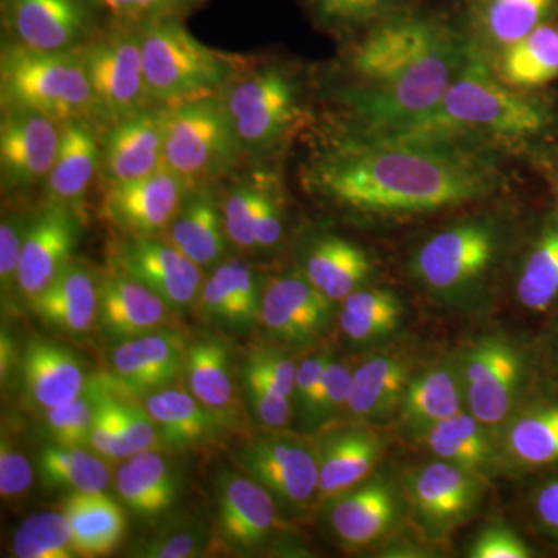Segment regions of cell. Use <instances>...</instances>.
I'll return each instance as SVG.
<instances>
[{
	"label": "cell",
	"mask_w": 558,
	"mask_h": 558,
	"mask_svg": "<svg viewBox=\"0 0 558 558\" xmlns=\"http://www.w3.org/2000/svg\"><path fill=\"white\" fill-rule=\"evenodd\" d=\"M311 180L341 207L421 213L480 199L498 179L464 146L354 135L315 163Z\"/></svg>",
	"instance_id": "1"
},
{
	"label": "cell",
	"mask_w": 558,
	"mask_h": 558,
	"mask_svg": "<svg viewBox=\"0 0 558 558\" xmlns=\"http://www.w3.org/2000/svg\"><path fill=\"white\" fill-rule=\"evenodd\" d=\"M470 43L446 22L403 7L369 25L349 54L354 86L344 95L355 135L403 130L438 106Z\"/></svg>",
	"instance_id": "2"
},
{
	"label": "cell",
	"mask_w": 558,
	"mask_h": 558,
	"mask_svg": "<svg viewBox=\"0 0 558 558\" xmlns=\"http://www.w3.org/2000/svg\"><path fill=\"white\" fill-rule=\"evenodd\" d=\"M476 44L470 43L468 58L438 106L424 119L380 135L407 142L446 143L462 146V140H520L538 134L545 126V110L537 101L510 89L492 75Z\"/></svg>",
	"instance_id": "3"
},
{
	"label": "cell",
	"mask_w": 558,
	"mask_h": 558,
	"mask_svg": "<svg viewBox=\"0 0 558 558\" xmlns=\"http://www.w3.org/2000/svg\"><path fill=\"white\" fill-rule=\"evenodd\" d=\"M150 102L159 108L216 97L244 64L194 38L182 20L138 25Z\"/></svg>",
	"instance_id": "4"
},
{
	"label": "cell",
	"mask_w": 558,
	"mask_h": 558,
	"mask_svg": "<svg viewBox=\"0 0 558 558\" xmlns=\"http://www.w3.org/2000/svg\"><path fill=\"white\" fill-rule=\"evenodd\" d=\"M0 97L2 110H33L60 123L97 120L94 92L76 51L31 50L5 40Z\"/></svg>",
	"instance_id": "5"
},
{
	"label": "cell",
	"mask_w": 558,
	"mask_h": 558,
	"mask_svg": "<svg viewBox=\"0 0 558 558\" xmlns=\"http://www.w3.org/2000/svg\"><path fill=\"white\" fill-rule=\"evenodd\" d=\"M242 156L219 95L163 108V168L191 190L226 178Z\"/></svg>",
	"instance_id": "6"
},
{
	"label": "cell",
	"mask_w": 558,
	"mask_h": 558,
	"mask_svg": "<svg viewBox=\"0 0 558 558\" xmlns=\"http://www.w3.org/2000/svg\"><path fill=\"white\" fill-rule=\"evenodd\" d=\"M242 154L281 145L301 116L299 87L278 65H244L219 94Z\"/></svg>",
	"instance_id": "7"
},
{
	"label": "cell",
	"mask_w": 558,
	"mask_h": 558,
	"mask_svg": "<svg viewBox=\"0 0 558 558\" xmlns=\"http://www.w3.org/2000/svg\"><path fill=\"white\" fill-rule=\"evenodd\" d=\"M76 53L94 92L97 120L110 126L154 108L143 72L137 27L112 24L109 31L95 33Z\"/></svg>",
	"instance_id": "8"
},
{
	"label": "cell",
	"mask_w": 558,
	"mask_h": 558,
	"mask_svg": "<svg viewBox=\"0 0 558 558\" xmlns=\"http://www.w3.org/2000/svg\"><path fill=\"white\" fill-rule=\"evenodd\" d=\"M11 43L38 51H76L97 33L89 0H0Z\"/></svg>",
	"instance_id": "9"
},
{
	"label": "cell",
	"mask_w": 558,
	"mask_h": 558,
	"mask_svg": "<svg viewBox=\"0 0 558 558\" xmlns=\"http://www.w3.org/2000/svg\"><path fill=\"white\" fill-rule=\"evenodd\" d=\"M190 191L185 180L161 168L148 178L106 186L102 215L124 236H163Z\"/></svg>",
	"instance_id": "10"
},
{
	"label": "cell",
	"mask_w": 558,
	"mask_h": 558,
	"mask_svg": "<svg viewBox=\"0 0 558 558\" xmlns=\"http://www.w3.org/2000/svg\"><path fill=\"white\" fill-rule=\"evenodd\" d=\"M62 123L33 110H2L0 175L3 191L31 190L49 178Z\"/></svg>",
	"instance_id": "11"
},
{
	"label": "cell",
	"mask_w": 558,
	"mask_h": 558,
	"mask_svg": "<svg viewBox=\"0 0 558 558\" xmlns=\"http://www.w3.org/2000/svg\"><path fill=\"white\" fill-rule=\"evenodd\" d=\"M113 267L156 292L171 310L182 311L199 299L204 275L163 236L130 238L113 250Z\"/></svg>",
	"instance_id": "12"
},
{
	"label": "cell",
	"mask_w": 558,
	"mask_h": 558,
	"mask_svg": "<svg viewBox=\"0 0 558 558\" xmlns=\"http://www.w3.org/2000/svg\"><path fill=\"white\" fill-rule=\"evenodd\" d=\"M495 252L494 231L481 223H464L429 238L414 258V271L427 288L451 292L483 275Z\"/></svg>",
	"instance_id": "13"
},
{
	"label": "cell",
	"mask_w": 558,
	"mask_h": 558,
	"mask_svg": "<svg viewBox=\"0 0 558 558\" xmlns=\"http://www.w3.org/2000/svg\"><path fill=\"white\" fill-rule=\"evenodd\" d=\"M78 213L49 204L28 220L22 245L17 292L31 301L72 263L80 240Z\"/></svg>",
	"instance_id": "14"
},
{
	"label": "cell",
	"mask_w": 558,
	"mask_h": 558,
	"mask_svg": "<svg viewBox=\"0 0 558 558\" xmlns=\"http://www.w3.org/2000/svg\"><path fill=\"white\" fill-rule=\"evenodd\" d=\"M108 128L101 143L105 186L148 178L163 168V108L154 106Z\"/></svg>",
	"instance_id": "15"
},
{
	"label": "cell",
	"mask_w": 558,
	"mask_h": 558,
	"mask_svg": "<svg viewBox=\"0 0 558 558\" xmlns=\"http://www.w3.org/2000/svg\"><path fill=\"white\" fill-rule=\"evenodd\" d=\"M238 468L289 505H306L318 490V459L282 440H255L234 453Z\"/></svg>",
	"instance_id": "16"
},
{
	"label": "cell",
	"mask_w": 558,
	"mask_h": 558,
	"mask_svg": "<svg viewBox=\"0 0 558 558\" xmlns=\"http://www.w3.org/2000/svg\"><path fill=\"white\" fill-rule=\"evenodd\" d=\"M220 205L227 236L238 248L267 250L281 241V205L269 175L238 180Z\"/></svg>",
	"instance_id": "17"
},
{
	"label": "cell",
	"mask_w": 558,
	"mask_h": 558,
	"mask_svg": "<svg viewBox=\"0 0 558 558\" xmlns=\"http://www.w3.org/2000/svg\"><path fill=\"white\" fill-rule=\"evenodd\" d=\"M102 135L90 119L62 123L60 149L44 182L49 204L78 213L94 180L100 178Z\"/></svg>",
	"instance_id": "18"
},
{
	"label": "cell",
	"mask_w": 558,
	"mask_h": 558,
	"mask_svg": "<svg viewBox=\"0 0 558 558\" xmlns=\"http://www.w3.org/2000/svg\"><path fill=\"white\" fill-rule=\"evenodd\" d=\"M98 292L102 332L120 341L154 332L167 322L171 310L156 292L116 267L100 279Z\"/></svg>",
	"instance_id": "19"
},
{
	"label": "cell",
	"mask_w": 558,
	"mask_h": 558,
	"mask_svg": "<svg viewBox=\"0 0 558 558\" xmlns=\"http://www.w3.org/2000/svg\"><path fill=\"white\" fill-rule=\"evenodd\" d=\"M218 521L230 546L255 548L277 526L274 495L247 475L223 473L219 476Z\"/></svg>",
	"instance_id": "20"
},
{
	"label": "cell",
	"mask_w": 558,
	"mask_h": 558,
	"mask_svg": "<svg viewBox=\"0 0 558 558\" xmlns=\"http://www.w3.org/2000/svg\"><path fill=\"white\" fill-rule=\"evenodd\" d=\"M329 299L300 275L271 279L260 293L259 318L270 332L306 341L325 328Z\"/></svg>",
	"instance_id": "21"
},
{
	"label": "cell",
	"mask_w": 558,
	"mask_h": 558,
	"mask_svg": "<svg viewBox=\"0 0 558 558\" xmlns=\"http://www.w3.org/2000/svg\"><path fill=\"white\" fill-rule=\"evenodd\" d=\"M185 362L186 349L171 332H149L124 340L112 355L117 380L131 391L167 388L185 369Z\"/></svg>",
	"instance_id": "22"
},
{
	"label": "cell",
	"mask_w": 558,
	"mask_h": 558,
	"mask_svg": "<svg viewBox=\"0 0 558 558\" xmlns=\"http://www.w3.org/2000/svg\"><path fill=\"white\" fill-rule=\"evenodd\" d=\"M163 238L201 269L218 266L226 255L229 236L222 205L211 186L190 191Z\"/></svg>",
	"instance_id": "23"
},
{
	"label": "cell",
	"mask_w": 558,
	"mask_h": 558,
	"mask_svg": "<svg viewBox=\"0 0 558 558\" xmlns=\"http://www.w3.org/2000/svg\"><path fill=\"white\" fill-rule=\"evenodd\" d=\"M25 392L39 409L51 410L78 398L86 389L80 360L70 349L51 341H28L22 357Z\"/></svg>",
	"instance_id": "24"
},
{
	"label": "cell",
	"mask_w": 558,
	"mask_h": 558,
	"mask_svg": "<svg viewBox=\"0 0 558 558\" xmlns=\"http://www.w3.org/2000/svg\"><path fill=\"white\" fill-rule=\"evenodd\" d=\"M519 373V359L505 343L492 341L470 355L465 369L469 403L481 424H498L506 417Z\"/></svg>",
	"instance_id": "25"
},
{
	"label": "cell",
	"mask_w": 558,
	"mask_h": 558,
	"mask_svg": "<svg viewBox=\"0 0 558 558\" xmlns=\"http://www.w3.org/2000/svg\"><path fill=\"white\" fill-rule=\"evenodd\" d=\"M100 279L84 264L72 263L57 279L28 301L44 322L65 332L81 333L98 318Z\"/></svg>",
	"instance_id": "26"
},
{
	"label": "cell",
	"mask_w": 558,
	"mask_h": 558,
	"mask_svg": "<svg viewBox=\"0 0 558 558\" xmlns=\"http://www.w3.org/2000/svg\"><path fill=\"white\" fill-rule=\"evenodd\" d=\"M558 16V0H473L470 24L484 46L508 49Z\"/></svg>",
	"instance_id": "27"
},
{
	"label": "cell",
	"mask_w": 558,
	"mask_h": 558,
	"mask_svg": "<svg viewBox=\"0 0 558 558\" xmlns=\"http://www.w3.org/2000/svg\"><path fill=\"white\" fill-rule=\"evenodd\" d=\"M62 512L69 520L75 556H106L126 531L123 509L105 492H73Z\"/></svg>",
	"instance_id": "28"
},
{
	"label": "cell",
	"mask_w": 558,
	"mask_h": 558,
	"mask_svg": "<svg viewBox=\"0 0 558 558\" xmlns=\"http://www.w3.org/2000/svg\"><path fill=\"white\" fill-rule=\"evenodd\" d=\"M260 293L245 260H220L202 284L197 304L209 318L244 326L259 317Z\"/></svg>",
	"instance_id": "29"
},
{
	"label": "cell",
	"mask_w": 558,
	"mask_h": 558,
	"mask_svg": "<svg viewBox=\"0 0 558 558\" xmlns=\"http://www.w3.org/2000/svg\"><path fill=\"white\" fill-rule=\"evenodd\" d=\"M145 407L159 428L161 440L179 449L207 442L218 435L222 425L219 413L202 405L191 392L179 388L154 391Z\"/></svg>",
	"instance_id": "30"
},
{
	"label": "cell",
	"mask_w": 558,
	"mask_h": 558,
	"mask_svg": "<svg viewBox=\"0 0 558 558\" xmlns=\"http://www.w3.org/2000/svg\"><path fill=\"white\" fill-rule=\"evenodd\" d=\"M366 253L343 238L326 236L312 245L304 260V277L330 301H344L368 277Z\"/></svg>",
	"instance_id": "31"
},
{
	"label": "cell",
	"mask_w": 558,
	"mask_h": 558,
	"mask_svg": "<svg viewBox=\"0 0 558 558\" xmlns=\"http://www.w3.org/2000/svg\"><path fill=\"white\" fill-rule=\"evenodd\" d=\"M116 480L120 498L138 515H159L174 505L175 481L167 461L156 450L128 458Z\"/></svg>",
	"instance_id": "32"
},
{
	"label": "cell",
	"mask_w": 558,
	"mask_h": 558,
	"mask_svg": "<svg viewBox=\"0 0 558 558\" xmlns=\"http://www.w3.org/2000/svg\"><path fill=\"white\" fill-rule=\"evenodd\" d=\"M498 76L510 87H538L558 76V21L539 25L526 38L502 49Z\"/></svg>",
	"instance_id": "33"
},
{
	"label": "cell",
	"mask_w": 558,
	"mask_h": 558,
	"mask_svg": "<svg viewBox=\"0 0 558 558\" xmlns=\"http://www.w3.org/2000/svg\"><path fill=\"white\" fill-rule=\"evenodd\" d=\"M379 457V442L368 433H343L326 440L318 457V492L343 494L365 478Z\"/></svg>",
	"instance_id": "34"
},
{
	"label": "cell",
	"mask_w": 558,
	"mask_h": 558,
	"mask_svg": "<svg viewBox=\"0 0 558 558\" xmlns=\"http://www.w3.org/2000/svg\"><path fill=\"white\" fill-rule=\"evenodd\" d=\"M391 492L381 484H369L340 499L330 513L333 531L352 546L374 542L395 517Z\"/></svg>",
	"instance_id": "35"
},
{
	"label": "cell",
	"mask_w": 558,
	"mask_h": 558,
	"mask_svg": "<svg viewBox=\"0 0 558 558\" xmlns=\"http://www.w3.org/2000/svg\"><path fill=\"white\" fill-rule=\"evenodd\" d=\"M413 494L424 515L435 521H449L462 515L472 505L473 483L465 469L440 461L418 473Z\"/></svg>",
	"instance_id": "36"
},
{
	"label": "cell",
	"mask_w": 558,
	"mask_h": 558,
	"mask_svg": "<svg viewBox=\"0 0 558 558\" xmlns=\"http://www.w3.org/2000/svg\"><path fill=\"white\" fill-rule=\"evenodd\" d=\"M185 373L191 395L202 405L220 416L233 405L229 351L219 340H201L186 349Z\"/></svg>",
	"instance_id": "37"
},
{
	"label": "cell",
	"mask_w": 558,
	"mask_h": 558,
	"mask_svg": "<svg viewBox=\"0 0 558 558\" xmlns=\"http://www.w3.org/2000/svg\"><path fill=\"white\" fill-rule=\"evenodd\" d=\"M407 366L396 359H373L352 373L348 409L360 417L381 416L405 395Z\"/></svg>",
	"instance_id": "38"
},
{
	"label": "cell",
	"mask_w": 558,
	"mask_h": 558,
	"mask_svg": "<svg viewBox=\"0 0 558 558\" xmlns=\"http://www.w3.org/2000/svg\"><path fill=\"white\" fill-rule=\"evenodd\" d=\"M39 475L49 487L73 492H105L110 483L108 465L81 446H51L40 453Z\"/></svg>",
	"instance_id": "39"
},
{
	"label": "cell",
	"mask_w": 558,
	"mask_h": 558,
	"mask_svg": "<svg viewBox=\"0 0 558 558\" xmlns=\"http://www.w3.org/2000/svg\"><path fill=\"white\" fill-rule=\"evenodd\" d=\"M475 416L458 413L432 425L427 435L429 449L442 461L462 469L480 468L487 458V440Z\"/></svg>",
	"instance_id": "40"
},
{
	"label": "cell",
	"mask_w": 558,
	"mask_h": 558,
	"mask_svg": "<svg viewBox=\"0 0 558 558\" xmlns=\"http://www.w3.org/2000/svg\"><path fill=\"white\" fill-rule=\"evenodd\" d=\"M400 304L387 290H355L344 300L340 328L352 340H368L398 326Z\"/></svg>",
	"instance_id": "41"
},
{
	"label": "cell",
	"mask_w": 558,
	"mask_h": 558,
	"mask_svg": "<svg viewBox=\"0 0 558 558\" xmlns=\"http://www.w3.org/2000/svg\"><path fill=\"white\" fill-rule=\"evenodd\" d=\"M405 417L414 424H438L461 413L457 381L444 369L429 371L411 381L403 395Z\"/></svg>",
	"instance_id": "42"
},
{
	"label": "cell",
	"mask_w": 558,
	"mask_h": 558,
	"mask_svg": "<svg viewBox=\"0 0 558 558\" xmlns=\"http://www.w3.org/2000/svg\"><path fill=\"white\" fill-rule=\"evenodd\" d=\"M13 554L20 558H69L72 531L64 512H39L28 517L13 537Z\"/></svg>",
	"instance_id": "43"
},
{
	"label": "cell",
	"mask_w": 558,
	"mask_h": 558,
	"mask_svg": "<svg viewBox=\"0 0 558 558\" xmlns=\"http://www.w3.org/2000/svg\"><path fill=\"white\" fill-rule=\"evenodd\" d=\"M517 293L529 311L543 312L558 295V231L542 238L521 271Z\"/></svg>",
	"instance_id": "44"
},
{
	"label": "cell",
	"mask_w": 558,
	"mask_h": 558,
	"mask_svg": "<svg viewBox=\"0 0 558 558\" xmlns=\"http://www.w3.org/2000/svg\"><path fill=\"white\" fill-rule=\"evenodd\" d=\"M512 453L527 464H548L558 459V409L527 414L509 433Z\"/></svg>",
	"instance_id": "45"
},
{
	"label": "cell",
	"mask_w": 558,
	"mask_h": 558,
	"mask_svg": "<svg viewBox=\"0 0 558 558\" xmlns=\"http://www.w3.org/2000/svg\"><path fill=\"white\" fill-rule=\"evenodd\" d=\"M106 385L87 384L78 398L57 409L47 410V429L58 446H87L95 410L100 402Z\"/></svg>",
	"instance_id": "46"
},
{
	"label": "cell",
	"mask_w": 558,
	"mask_h": 558,
	"mask_svg": "<svg viewBox=\"0 0 558 558\" xmlns=\"http://www.w3.org/2000/svg\"><path fill=\"white\" fill-rule=\"evenodd\" d=\"M98 13L106 14L110 24L138 25L159 20H183L199 9L205 0H89Z\"/></svg>",
	"instance_id": "47"
},
{
	"label": "cell",
	"mask_w": 558,
	"mask_h": 558,
	"mask_svg": "<svg viewBox=\"0 0 558 558\" xmlns=\"http://www.w3.org/2000/svg\"><path fill=\"white\" fill-rule=\"evenodd\" d=\"M307 2L328 24L351 27V25H373L381 17L403 9L407 0H307Z\"/></svg>",
	"instance_id": "48"
},
{
	"label": "cell",
	"mask_w": 558,
	"mask_h": 558,
	"mask_svg": "<svg viewBox=\"0 0 558 558\" xmlns=\"http://www.w3.org/2000/svg\"><path fill=\"white\" fill-rule=\"evenodd\" d=\"M351 391V371L343 363L330 362L328 368L323 373L310 409L304 413V421L311 422V424L326 421L343 407H348Z\"/></svg>",
	"instance_id": "49"
},
{
	"label": "cell",
	"mask_w": 558,
	"mask_h": 558,
	"mask_svg": "<svg viewBox=\"0 0 558 558\" xmlns=\"http://www.w3.org/2000/svg\"><path fill=\"white\" fill-rule=\"evenodd\" d=\"M296 368L299 366L282 357L279 352L259 349L248 355L244 365V376L255 377L271 391L290 398L295 392Z\"/></svg>",
	"instance_id": "50"
},
{
	"label": "cell",
	"mask_w": 558,
	"mask_h": 558,
	"mask_svg": "<svg viewBox=\"0 0 558 558\" xmlns=\"http://www.w3.org/2000/svg\"><path fill=\"white\" fill-rule=\"evenodd\" d=\"M121 439L119 459L131 458L142 451L154 450L160 442V433L148 411L121 402Z\"/></svg>",
	"instance_id": "51"
},
{
	"label": "cell",
	"mask_w": 558,
	"mask_h": 558,
	"mask_svg": "<svg viewBox=\"0 0 558 558\" xmlns=\"http://www.w3.org/2000/svg\"><path fill=\"white\" fill-rule=\"evenodd\" d=\"M28 220L21 215L3 216L0 223V288L3 295L17 290V270Z\"/></svg>",
	"instance_id": "52"
},
{
	"label": "cell",
	"mask_w": 558,
	"mask_h": 558,
	"mask_svg": "<svg viewBox=\"0 0 558 558\" xmlns=\"http://www.w3.org/2000/svg\"><path fill=\"white\" fill-rule=\"evenodd\" d=\"M33 483V469L28 459L2 436L0 442V494L3 499H17L27 494Z\"/></svg>",
	"instance_id": "53"
},
{
	"label": "cell",
	"mask_w": 558,
	"mask_h": 558,
	"mask_svg": "<svg viewBox=\"0 0 558 558\" xmlns=\"http://www.w3.org/2000/svg\"><path fill=\"white\" fill-rule=\"evenodd\" d=\"M244 379L256 417L267 427H284L290 417V398L271 391L255 377L244 376Z\"/></svg>",
	"instance_id": "54"
},
{
	"label": "cell",
	"mask_w": 558,
	"mask_h": 558,
	"mask_svg": "<svg viewBox=\"0 0 558 558\" xmlns=\"http://www.w3.org/2000/svg\"><path fill=\"white\" fill-rule=\"evenodd\" d=\"M475 558H526L529 550L520 538L505 529H488L472 548Z\"/></svg>",
	"instance_id": "55"
},
{
	"label": "cell",
	"mask_w": 558,
	"mask_h": 558,
	"mask_svg": "<svg viewBox=\"0 0 558 558\" xmlns=\"http://www.w3.org/2000/svg\"><path fill=\"white\" fill-rule=\"evenodd\" d=\"M329 363L328 355H318V357L304 360L296 368L295 392H293V396H295L296 403H299L301 416H304V413L310 409L319 380H322L323 373L328 368Z\"/></svg>",
	"instance_id": "56"
},
{
	"label": "cell",
	"mask_w": 558,
	"mask_h": 558,
	"mask_svg": "<svg viewBox=\"0 0 558 558\" xmlns=\"http://www.w3.org/2000/svg\"><path fill=\"white\" fill-rule=\"evenodd\" d=\"M202 538L196 534L168 535L165 538H157L148 546L140 549V556L153 558H185L196 556L201 550Z\"/></svg>",
	"instance_id": "57"
},
{
	"label": "cell",
	"mask_w": 558,
	"mask_h": 558,
	"mask_svg": "<svg viewBox=\"0 0 558 558\" xmlns=\"http://www.w3.org/2000/svg\"><path fill=\"white\" fill-rule=\"evenodd\" d=\"M537 512L546 526L558 531V481L550 483L539 490L537 497Z\"/></svg>",
	"instance_id": "58"
},
{
	"label": "cell",
	"mask_w": 558,
	"mask_h": 558,
	"mask_svg": "<svg viewBox=\"0 0 558 558\" xmlns=\"http://www.w3.org/2000/svg\"><path fill=\"white\" fill-rule=\"evenodd\" d=\"M16 363L17 355L14 341L11 339L9 330L2 328V336H0V379H2V385L11 379V373H13Z\"/></svg>",
	"instance_id": "59"
}]
</instances>
